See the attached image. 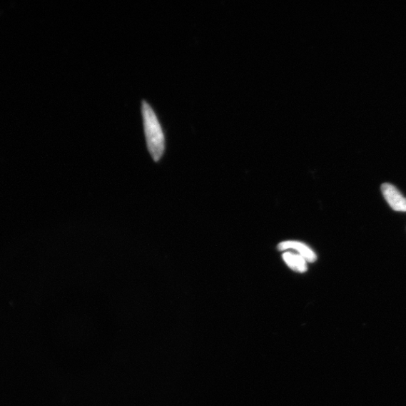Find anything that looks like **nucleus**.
<instances>
[{
	"label": "nucleus",
	"instance_id": "3",
	"mask_svg": "<svg viewBox=\"0 0 406 406\" xmlns=\"http://www.w3.org/2000/svg\"><path fill=\"white\" fill-rule=\"evenodd\" d=\"M280 250H293L298 252L307 262L314 263L317 260L315 252L309 247L300 242L286 241L278 245Z\"/></svg>",
	"mask_w": 406,
	"mask_h": 406
},
{
	"label": "nucleus",
	"instance_id": "1",
	"mask_svg": "<svg viewBox=\"0 0 406 406\" xmlns=\"http://www.w3.org/2000/svg\"><path fill=\"white\" fill-rule=\"evenodd\" d=\"M142 113L148 149L156 161H159L165 151V136L155 111L146 101L143 102Z\"/></svg>",
	"mask_w": 406,
	"mask_h": 406
},
{
	"label": "nucleus",
	"instance_id": "4",
	"mask_svg": "<svg viewBox=\"0 0 406 406\" xmlns=\"http://www.w3.org/2000/svg\"><path fill=\"white\" fill-rule=\"evenodd\" d=\"M283 259L291 270L300 273L307 271V261L298 254L285 252Z\"/></svg>",
	"mask_w": 406,
	"mask_h": 406
},
{
	"label": "nucleus",
	"instance_id": "2",
	"mask_svg": "<svg viewBox=\"0 0 406 406\" xmlns=\"http://www.w3.org/2000/svg\"><path fill=\"white\" fill-rule=\"evenodd\" d=\"M382 191L392 209L396 212L406 213V198L395 186L385 183L382 186Z\"/></svg>",
	"mask_w": 406,
	"mask_h": 406
}]
</instances>
